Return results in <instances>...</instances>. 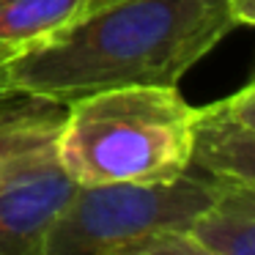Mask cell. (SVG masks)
<instances>
[{"label":"cell","instance_id":"6da1fadb","mask_svg":"<svg viewBox=\"0 0 255 255\" xmlns=\"http://www.w3.org/2000/svg\"><path fill=\"white\" fill-rule=\"evenodd\" d=\"M236 28L222 0H107L6 66L14 94L69 102L178 80Z\"/></svg>","mask_w":255,"mask_h":255},{"label":"cell","instance_id":"7a4b0ae2","mask_svg":"<svg viewBox=\"0 0 255 255\" xmlns=\"http://www.w3.org/2000/svg\"><path fill=\"white\" fill-rule=\"evenodd\" d=\"M200 107L176 85H124L66 105L55 162L77 187L167 181L192 167Z\"/></svg>","mask_w":255,"mask_h":255},{"label":"cell","instance_id":"3957f363","mask_svg":"<svg viewBox=\"0 0 255 255\" xmlns=\"http://www.w3.org/2000/svg\"><path fill=\"white\" fill-rule=\"evenodd\" d=\"M220 189L222 181L192 167L167 181L74 187L41 255H132L162 233L189 231Z\"/></svg>","mask_w":255,"mask_h":255},{"label":"cell","instance_id":"277c9868","mask_svg":"<svg viewBox=\"0 0 255 255\" xmlns=\"http://www.w3.org/2000/svg\"><path fill=\"white\" fill-rule=\"evenodd\" d=\"M74 187L58 162H50L0 189V255H41L47 231Z\"/></svg>","mask_w":255,"mask_h":255},{"label":"cell","instance_id":"5b68a950","mask_svg":"<svg viewBox=\"0 0 255 255\" xmlns=\"http://www.w3.org/2000/svg\"><path fill=\"white\" fill-rule=\"evenodd\" d=\"M66 105L14 94L0 102V189L55 162V140Z\"/></svg>","mask_w":255,"mask_h":255},{"label":"cell","instance_id":"8992f818","mask_svg":"<svg viewBox=\"0 0 255 255\" xmlns=\"http://www.w3.org/2000/svg\"><path fill=\"white\" fill-rule=\"evenodd\" d=\"M192 167L200 173L255 189V129H244L214 105L200 107Z\"/></svg>","mask_w":255,"mask_h":255},{"label":"cell","instance_id":"52a82bcc","mask_svg":"<svg viewBox=\"0 0 255 255\" xmlns=\"http://www.w3.org/2000/svg\"><path fill=\"white\" fill-rule=\"evenodd\" d=\"M105 0H0V61L11 63Z\"/></svg>","mask_w":255,"mask_h":255},{"label":"cell","instance_id":"ba28073f","mask_svg":"<svg viewBox=\"0 0 255 255\" xmlns=\"http://www.w3.org/2000/svg\"><path fill=\"white\" fill-rule=\"evenodd\" d=\"M187 233L217 255H255V189L222 181L214 203Z\"/></svg>","mask_w":255,"mask_h":255},{"label":"cell","instance_id":"9c48e42d","mask_svg":"<svg viewBox=\"0 0 255 255\" xmlns=\"http://www.w3.org/2000/svg\"><path fill=\"white\" fill-rule=\"evenodd\" d=\"M132 255H217L214 250H209L206 244H200L192 233L187 231H173V233H162L154 242H148L143 250Z\"/></svg>","mask_w":255,"mask_h":255},{"label":"cell","instance_id":"30bf717a","mask_svg":"<svg viewBox=\"0 0 255 255\" xmlns=\"http://www.w3.org/2000/svg\"><path fill=\"white\" fill-rule=\"evenodd\" d=\"M214 107L222 113V116L231 118L233 124H239V127L255 129V80L250 85H244L242 91H236L233 96L217 102Z\"/></svg>","mask_w":255,"mask_h":255},{"label":"cell","instance_id":"8fae6325","mask_svg":"<svg viewBox=\"0 0 255 255\" xmlns=\"http://www.w3.org/2000/svg\"><path fill=\"white\" fill-rule=\"evenodd\" d=\"M233 25H255V0H225Z\"/></svg>","mask_w":255,"mask_h":255},{"label":"cell","instance_id":"7c38bea8","mask_svg":"<svg viewBox=\"0 0 255 255\" xmlns=\"http://www.w3.org/2000/svg\"><path fill=\"white\" fill-rule=\"evenodd\" d=\"M6 66H8V61H0V102L14 96V91L8 88V83H6Z\"/></svg>","mask_w":255,"mask_h":255},{"label":"cell","instance_id":"4fadbf2b","mask_svg":"<svg viewBox=\"0 0 255 255\" xmlns=\"http://www.w3.org/2000/svg\"><path fill=\"white\" fill-rule=\"evenodd\" d=\"M222 3H225V0H222Z\"/></svg>","mask_w":255,"mask_h":255},{"label":"cell","instance_id":"5bb4252c","mask_svg":"<svg viewBox=\"0 0 255 255\" xmlns=\"http://www.w3.org/2000/svg\"><path fill=\"white\" fill-rule=\"evenodd\" d=\"M105 3H107V0H105Z\"/></svg>","mask_w":255,"mask_h":255}]
</instances>
